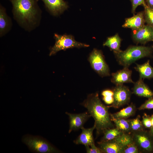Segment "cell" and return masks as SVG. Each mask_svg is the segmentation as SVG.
<instances>
[{"label":"cell","instance_id":"obj_23","mask_svg":"<svg viewBox=\"0 0 153 153\" xmlns=\"http://www.w3.org/2000/svg\"><path fill=\"white\" fill-rule=\"evenodd\" d=\"M140 116L138 115L135 119L129 120L131 132H134L143 130V126L140 120Z\"/></svg>","mask_w":153,"mask_h":153},{"label":"cell","instance_id":"obj_8","mask_svg":"<svg viewBox=\"0 0 153 153\" xmlns=\"http://www.w3.org/2000/svg\"><path fill=\"white\" fill-rule=\"evenodd\" d=\"M113 91L114 101L109 107L118 108L129 101L131 92L126 86L123 84L116 86Z\"/></svg>","mask_w":153,"mask_h":153},{"label":"cell","instance_id":"obj_11","mask_svg":"<svg viewBox=\"0 0 153 153\" xmlns=\"http://www.w3.org/2000/svg\"><path fill=\"white\" fill-rule=\"evenodd\" d=\"M66 114L68 116L69 119V133L73 130H77L83 127L84 123L91 116L88 112L78 114L66 112Z\"/></svg>","mask_w":153,"mask_h":153},{"label":"cell","instance_id":"obj_32","mask_svg":"<svg viewBox=\"0 0 153 153\" xmlns=\"http://www.w3.org/2000/svg\"><path fill=\"white\" fill-rule=\"evenodd\" d=\"M101 95L103 97L113 96V91L109 90H105L102 92Z\"/></svg>","mask_w":153,"mask_h":153},{"label":"cell","instance_id":"obj_26","mask_svg":"<svg viewBox=\"0 0 153 153\" xmlns=\"http://www.w3.org/2000/svg\"><path fill=\"white\" fill-rule=\"evenodd\" d=\"M139 151L137 146L133 142V143L126 146L122 153H138L139 152Z\"/></svg>","mask_w":153,"mask_h":153},{"label":"cell","instance_id":"obj_35","mask_svg":"<svg viewBox=\"0 0 153 153\" xmlns=\"http://www.w3.org/2000/svg\"><path fill=\"white\" fill-rule=\"evenodd\" d=\"M152 127H153V115H152L150 117Z\"/></svg>","mask_w":153,"mask_h":153},{"label":"cell","instance_id":"obj_3","mask_svg":"<svg viewBox=\"0 0 153 153\" xmlns=\"http://www.w3.org/2000/svg\"><path fill=\"white\" fill-rule=\"evenodd\" d=\"M152 49L145 46H132L124 51L114 53L118 63L124 67H128L137 60L151 55Z\"/></svg>","mask_w":153,"mask_h":153},{"label":"cell","instance_id":"obj_25","mask_svg":"<svg viewBox=\"0 0 153 153\" xmlns=\"http://www.w3.org/2000/svg\"><path fill=\"white\" fill-rule=\"evenodd\" d=\"M114 139L126 146L133 142L132 135L129 133H124Z\"/></svg>","mask_w":153,"mask_h":153},{"label":"cell","instance_id":"obj_10","mask_svg":"<svg viewBox=\"0 0 153 153\" xmlns=\"http://www.w3.org/2000/svg\"><path fill=\"white\" fill-rule=\"evenodd\" d=\"M44 3L46 9L52 15L58 16L67 9V3L63 0H41Z\"/></svg>","mask_w":153,"mask_h":153},{"label":"cell","instance_id":"obj_15","mask_svg":"<svg viewBox=\"0 0 153 153\" xmlns=\"http://www.w3.org/2000/svg\"><path fill=\"white\" fill-rule=\"evenodd\" d=\"M6 9L1 4L0 5V37L7 33L12 27L11 19L7 14Z\"/></svg>","mask_w":153,"mask_h":153},{"label":"cell","instance_id":"obj_4","mask_svg":"<svg viewBox=\"0 0 153 153\" xmlns=\"http://www.w3.org/2000/svg\"><path fill=\"white\" fill-rule=\"evenodd\" d=\"M23 142L32 152L35 153H52L60 151L47 140L41 137L26 135L22 139Z\"/></svg>","mask_w":153,"mask_h":153},{"label":"cell","instance_id":"obj_2","mask_svg":"<svg viewBox=\"0 0 153 153\" xmlns=\"http://www.w3.org/2000/svg\"><path fill=\"white\" fill-rule=\"evenodd\" d=\"M82 105L94 118L97 134L103 133L107 129L114 128L108 109L101 102L97 93L89 95Z\"/></svg>","mask_w":153,"mask_h":153},{"label":"cell","instance_id":"obj_13","mask_svg":"<svg viewBox=\"0 0 153 153\" xmlns=\"http://www.w3.org/2000/svg\"><path fill=\"white\" fill-rule=\"evenodd\" d=\"M145 23L144 11L139 12L130 18L126 19L122 25L124 28L131 29L133 31L139 29L145 25Z\"/></svg>","mask_w":153,"mask_h":153},{"label":"cell","instance_id":"obj_16","mask_svg":"<svg viewBox=\"0 0 153 153\" xmlns=\"http://www.w3.org/2000/svg\"><path fill=\"white\" fill-rule=\"evenodd\" d=\"M95 125L94 124L92 128H85L83 127L81 129L82 132L77 139L74 141L76 144H82L85 146H90L94 144L93 136V132L95 129Z\"/></svg>","mask_w":153,"mask_h":153},{"label":"cell","instance_id":"obj_12","mask_svg":"<svg viewBox=\"0 0 153 153\" xmlns=\"http://www.w3.org/2000/svg\"><path fill=\"white\" fill-rule=\"evenodd\" d=\"M102 153H122L127 146L114 139L101 141L98 143Z\"/></svg>","mask_w":153,"mask_h":153},{"label":"cell","instance_id":"obj_22","mask_svg":"<svg viewBox=\"0 0 153 153\" xmlns=\"http://www.w3.org/2000/svg\"><path fill=\"white\" fill-rule=\"evenodd\" d=\"M103 133L102 141H108L113 140L124 133L116 128L107 129Z\"/></svg>","mask_w":153,"mask_h":153},{"label":"cell","instance_id":"obj_9","mask_svg":"<svg viewBox=\"0 0 153 153\" xmlns=\"http://www.w3.org/2000/svg\"><path fill=\"white\" fill-rule=\"evenodd\" d=\"M133 31L132 38L136 43L144 44L153 41V28L148 25H145L141 28Z\"/></svg>","mask_w":153,"mask_h":153},{"label":"cell","instance_id":"obj_6","mask_svg":"<svg viewBox=\"0 0 153 153\" xmlns=\"http://www.w3.org/2000/svg\"><path fill=\"white\" fill-rule=\"evenodd\" d=\"M88 60L92 68L100 76L110 75L109 67L101 50L94 49L90 53Z\"/></svg>","mask_w":153,"mask_h":153},{"label":"cell","instance_id":"obj_33","mask_svg":"<svg viewBox=\"0 0 153 153\" xmlns=\"http://www.w3.org/2000/svg\"><path fill=\"white\" fill-rule=\"evenodd\" d=\"M146 3L149 7L153 9V0H146Z\"/></svg>","mask_w":153,"mask_h":153},{"label":"cell","instance_id":"obj_24","mask_svg":"<svg viewBox=\"0 0 153 153\" xmlns=\"http://www.w3.org/2000/svg\"><path fill=\"white\" fill-rule=\"evenodd\" d=\"M145 22L153 28V9L149 7L145 4L143 5Z\"/></svg>","mask_w":153,"mask_h":153},{"label":"cell","instance_id":"obj_14","mask_svg":"<svg viewBox=\"0 0 153 153\" xmlns=\"http://www.w3.org/2000/svg\"><path fill=\"white\" fill-rule=\"evenodd\" d=\"M131 71L128 67H124L123 69L112 74L111 81L116 86L126 83H134L131 78Z\"/></svg>","mask_w":153,"mask_h":153},{"label":"cell","instance_id":"obj_30","mask_svg":"<svg viewBox=\"0 0 153 153\" xmlns=\"http://www.w3.org/2000/svg\"><path fill=\"white\" fill-rule=\"evenodd\" d=\"M87 153H102L99 148L95 146V144L90 146H85Z\"/></svg>","mask_w":153,"mask_h":153},{"label":"cell","instance_id":"obj_27","mask_svg":"<svg viewBox=\"0 0 153 153\" xmlns=\"http://www.w3.org/2000/svg\"><path fill=\"white\" fill-rule=\"evenodd\" d=\"M153 109V98H151L142 105L138 108L140 110Z\"/></svg>","mask_w":153,"mask_h":153},{"label":"cell","instance_id":"obj_5","mask_svg":"<svg viewBox=\"0 0 153 153\" xmlns=\"http://www.w3.org/2000/svg\"><path fill=\"white\" fill-rule=\"evenodd\" d=\"M54 37L55 42L50 49V56L53 55L61 50L73 48L87 47L89 46L87 44L76 41L74 37L71 35L55 33Z\"/></svg>","mask_w":153,"mask_h":153},{"label":"cell","instance_id":"obj_7","mask_svg":"<svg viewBox=\"0 0 153 153\" xmlns=\"http://www.w3.org/2000/svg\"><path fill=\"white\" fill-rule=\"evenodd\" d=\"M133 141L139 151L149 152L153 150V140L152 136L144 130L133 132Z\"/></svg>","mask_w":153,"mask_h":153},{"label":"cell","instance_id":"obj_21","mask_svg":"<svg viewBox=\"0 0 153 153\" xmlns=\"http://www.w3.org/2000/svg\"><path fill=\"white\" fill-rule=\"evenodd\" d=\"M116 128L125 133L130 134L131 132L129 120L123 118H115L110 117Z\"/></svg>","mask_w":153,"mask_h":153},{"label":"cell","instance_id":"obj_17","mask_svg":"<svg viewBox=\"0 0 153 153\" xmlns=\"http://www.w3.org/2000/svg\"><path fill=\"white\" fill-rule=\"evenodd\" d=\"M133 91V94L139 96L149 98L153 97V92L140 78L134 84Z\"/></svg>","mask_w":153,"mask_h":153},{"label":"cell","instance_id":"obj_18","mask_svg":"<svg viewBox=\"0 0 153 153\" xmlns=\"http://www.w3.org/2000/svg\"><path fill=\"white\" fill-rule=\"evenodd\" d=\"M134 68L139 72L140 78L142 79L153 78V68L150 65L149 60L143 64H137Z\"/></svg>","mask_w":153,"mask_h":153},{"label":"cell","instance_id":"obj_34","mask_svg":"<svg viewBox=\"0 0 153 153\" xmlns=\"http://www.w3.org/2000/svg\"><path fill=\"white\" fill-rule=\"evenodd\" d=\"M149 133L153 137V127L150 128V129Z\"/></svg>","mask_w":153,"mask_h":153},{"label":"cell","instance_id":"obj_31","mask_svg":"<svg viewBox=\"0 0 153 153\" xmlns=\"http://www.w3.org/2000/svg\"><path fill=\"white\" fill-rule=\"evenodd\" d=\"M103 99L106 104L108 105L112 104L114 101L113 96L103 97Z\"/></svg>","mask_w":153,"mask_h":153},{"label":"cell","instance_id":"obj_29","mask_svg":"<svg viewBox=\"0 0 153 153\" xmlns=\"http://www.w3.org/2000/svg\"><path fill=\"white\" fill-rule=\"evenodd\" d=\"M142 122L143 126L146 128H151L152 127L150 117L145 114L143 117Z\"/></svg>","mask_w":153,"mask_h":153},{"label":"cell","instance_id":"obj_20","mask_svg":"<svg viewBox=\"0 0 153 153\" xmlns=\"http://www.w3.org/2000/svg\"><path fill=\"white\" fill-rule=\"evenodd\" d=\"M135 111V107L133 104H131L118 112L113 114H110V117L115 118L126 119L133 115Z\"/></svg>","mask_w":153,"mask_h":153},{"label":"cell","instance_id":"obj_36","mask_svg":"<svg viewBox=\"0 0 153 153\" xmlns=\"http://www.w3.org/2000/svg\"></svg>","mask_w":153,"mask_h":153},{"label":"cell","instance_id":"obj_1","mask_svg":"<svg viewBox=\"0 0 153 153\" xmlns=\"http://www.w3.org/2000/svg\"><path fill=\"white\" fill-rule=\"evenodd\" d=\"M8 0L12 5L14 19L22 27L30 32L39 26L42 13L39 0Z\"/></svg>","mask_w":153,"mask_h":153},{"label":"cell","instance_id":"obj_19","mask_svg":"<svg viewBox=\"0 0 153 153\" xmlns=\"http://www.w3.org/2000/svg\"><path fill=\"white\" fill-rule=\"evenodd\" d=\"M121 39L118 34L107 38L103 44L104 46H107L113 51L114 53L118 52L120 49Z\"/></svg>","mask_w":153,"mask_h":153},{"label":"cell","instance_id":"obj_28","mask_svg":"<svg viewBox=\"0 0 153 153\" xmlns=\"http://www.w3.org/2000/svg\"><path fill=\"white\" fill-rule=\"evenodd\" d=\"M132 5V13L134 14L137 7L141 5L143 6L146 4L145 0H130Z\"/></svg>","mask_w":153,"mask_h":153}]
</instances>
